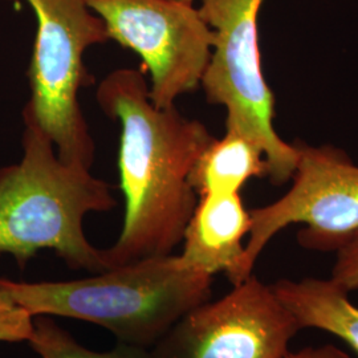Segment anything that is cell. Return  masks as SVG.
<instances>
[{
  "label": "cell",
  "instance_id": "1",
  "mask_svg": "<svg viewBox=\"0 0 358 358\" xmlns=\"http://www.w3.org/2000/svg\"><path fill=\"white\" fill-rule=\"evenodd\" d=\"M96 96L103 113L121 127L118 170L125 217L117 242L103 250L108 269L170 255L198 203L190 174L214 137L176 106H155L140 69L110 72Z\"/></svg>",
  "mask_w": 358,
  "mask_h": 358
},
{
  "label": "cell",
  "instance_id": "2",
  "mask_svg": "<svg viewBox=\"0 0 358 358\" xmlns=\"http://www.w3.org/2000/svg\"><path fill=\"white\" fill-rule=\"evenodd\" d=\"M115 206L105 180L64 162L51 138L24 121L20 162L0 169V255L24 267L38 251L52 250L71 268L103 272V250L87 239L84 217Z\"/></svg>",
  "mask_w": 358,
  "mask_h": 358
},
{
  "label": "cell",
  "instance_id": "3",
  "mask_svg": "<svg viewBox=\"0 0 358 358\" xmlns=\"http://www.w3.org/2000/svg\"><path fill=\"white\" fill-rule=\"evenodd\" d=\"M0 282L34 317L90 321L110 331L121 344L148 349L157 345L185 315L210 300L213 276L170 254L78 280Z\"/></svg>",
  "mask_w": 358,
  "mask_h": 358
},
{
  "label": "cell",
  "instance_id": "4",
  "mask_svg": "<svg viewBox=\"0 0 358 358\" xmlns=\"http://www.w3.org/2000/svg\"><path fill=\"white\" fill-rule=\"evenodd\" d=\"M38 20L23 118L53 142L66 162L92 167L94 141L78 94L92 81L84 53L109 40L103 19L84 0H27Z\"/></svg>",
  "mask_w": 358,
  "mask_h": 358
},
{
  "label": "cell",
  "instance_id": "5",
  "mask_svg": "<svg viewBox=\"0 0 358 358\" xmlns=\"http://www.w3.org/2000/svg\"><path fill=\"white\" fill-rule=\"evenodd\" d=\"M214 41L201 85L210 103L224 106L226 130L242 133L266 154L269 180L292 179L296 143L284 141L275 121V96L263 73L257 19L264 0H196Z\"/></svg>",
  "mask_w": 358,
  "mask_h": 358
},
{
  "label": "cell",
  "instance_id": "6",
  "mask_svg": "<svg viewBox=\"0 0 358 358\" xmlns=\"http://www.w3.org/2000/svg\"><path fill=\"white\" fill-rule=\"evenodd\" d=\"M299 161L292 186L271 205L250 210L241 282L252 275L269 241L291 224H304L299 243L313 251H337L358 231V166L331 146L296 142Z\"/></svg>",
  "mask_w": 358,
  "mask_h": 358
},
{
  "label": "cell",
  "instance_id": "7",
  "mask_svg": "<svg viewBox=\"0 0 358 358\" xmlns=\"http://www.w3.org/2000/svg\"><path fill=\"white\" fill-rule=\"evenodd\" d=\"M103 19L109 38L136 52L150 75L158 108L201 85L214 35L195 4L180 0H84Z\"/></svg>",
  "mask_w": 358,
  "mask_h": 358
},
{
  "label": "cell",
  "instance_id": "8",
  "mask_svg": "<svg viewBox=\"0 0 358 358\" xmlns=\"http://www.w3.org/2000/svg\"><path fill=\"white\" fill-rule=\"evenodd\" d=\"M301 331L271 284L251 275L194 308L154 345L152 358H284Z\"/></svg>",
  "mask_w": 358,
  "mask_h": 358
},
{
  "label": "cell",
  "instance_id": "9",
  "mask_svg": "<svg viewBox=\"0 0 358 358\" xmlns=\"http://www.w3.org/2000/svg\"><path fill=\"white\" fill-rule=\"evenodd\" d=\"M250 227V211L241 192L199 196L183 234L179 257L208 276L223 272L232 285H238Z\"/></svg>",
  "mask_w": 358,
  "mask_h": 358
},
{
  "label": "cell",
  "instance_id": "10",
  "mask_svg": "<svg viewBox=\"0 0 358 358\" xmlns=\"http://www.w3.org/2000/svg\"><path fill=\"white\" fill-rule=\"evenodd\" d=\"M300 328H313L343 340L358 355V308L331 279H282L271 284Z\"/></svg>",
  "mask_w": 358,
  "mask_h": 358
},
{
  "label": "cell",
  "instance_id": "11",
  "mask_svg": "<svg viewBox=\"0 0 358 358\" xmlns=\"http://www.w3.org/2000/svg\"><path fill=\"white\" fill-rule=\"evenodd\" d=\"M268 176V164L262 148L242 133L226 130L213 140L198 158L190 183L198 196L239 194L252 178Z\"/></svg>",
  "mask_w": 358,
  "mask_h": 358
},
{
  "label": "cell",
  "instance_id": "12",
  "mask_svg": "<svg viewBox=\"0 0 358 358\" xmlns=\"http://www.w3.org/2000/svg\"><path fill=\"white\" fill-rule=\"evenodd\" d=\"M38 358H152L140 346L120 344L109 352H94L78 344L51 316L34 317V332L28 341Z\"/></svg>",
  "mask_w": 358,
  "mask_h": 358
},
{
  "label": "cell",
  "instance_id": "13",
  "mask_svg": "<svg viewBox=\"0 0 358 358\" xmlns=\"http://www.w3.org/2000/svg\"><path fill=\"white\" fill-rule=\"evenodd\" d=\"M34 332V316L22 307L0 282V341H29Z\"/></svg>",
  "mask_w": 358,
  "mask_h": 358
},
{
  "label": "cell",
  "instance_id": "14",
  "mask_svg": "<svg viewBox=\"0 0 358 358\" xmlns=\"http://www.w3.org/2000/svg\"><path fill=\"white\" fill-rule=\"evenodd\" d=\"M331 280L348 294L358 289V231L337 251Z\"/></svg>",
  "mask_w": 358,
  "mask_h": 358
},
{
  "label": "cell",
  "instance_id": "15",
  "mask_svg": "<svg viewBox=\"0 0 358 358\" xmlns=\"http://www.w3.org/2000/svg\"><path fill=\"white\" fill-rule=\"evenodd\" d=\"M284 358H350L345 350L333 344L320 346H307L297 352H288Z\"/></svg>",
  "mask_w": 358,
  "mask_h": 358
},
{
  "label": "cell",
  "instance_id": "16",
  "mask_svg": "<svg viewBox=\"0 0 358 358\" xmlns=\"http://www.w3.org/2000/svg\"><path fill=\"white\" fill-rule=\"evenodd\" d=\"M180 1H185V3H189V4H195L196 0H180Z\"/></svg>",
  "mask_w": 358,
  "mask_h": 358
}]
</instances>
